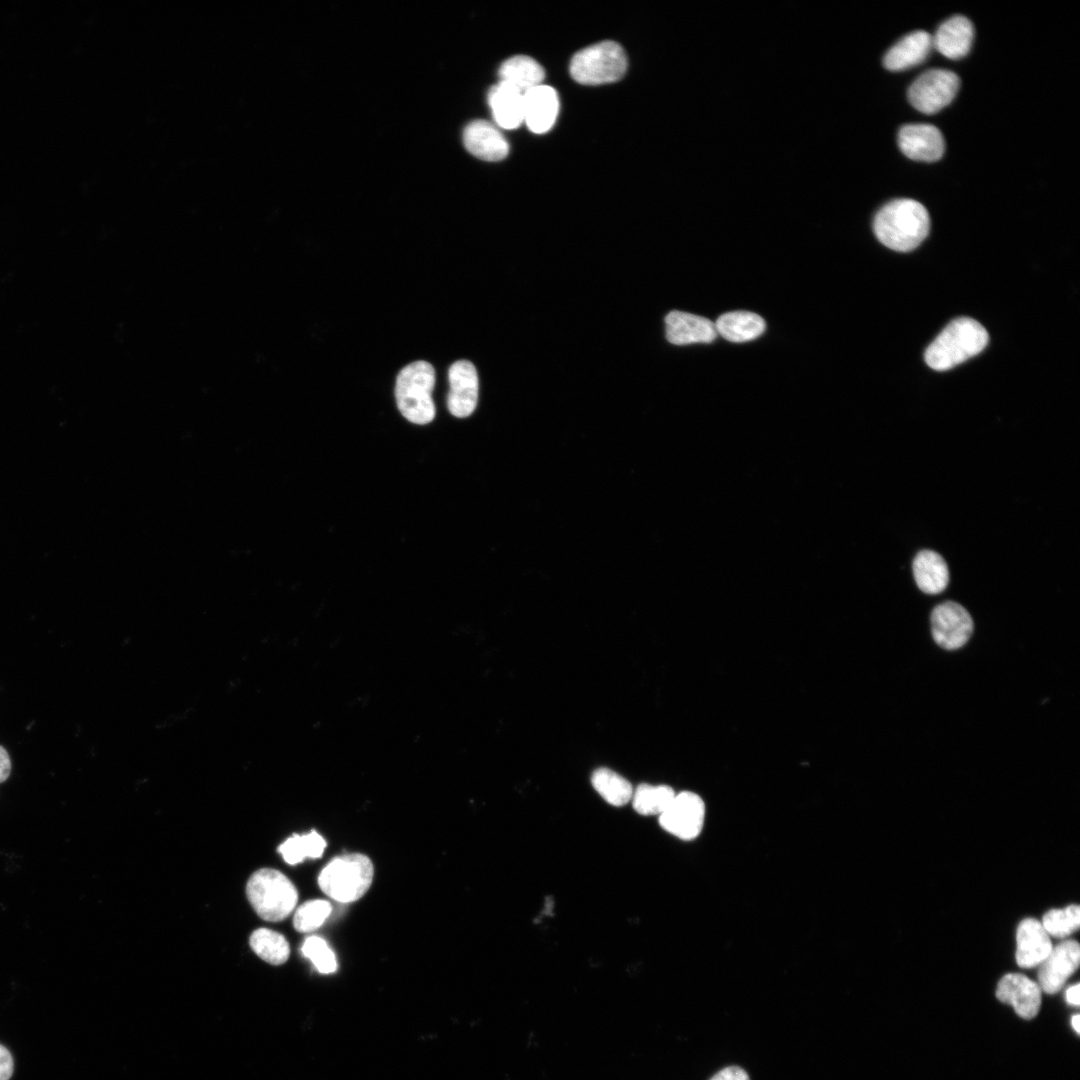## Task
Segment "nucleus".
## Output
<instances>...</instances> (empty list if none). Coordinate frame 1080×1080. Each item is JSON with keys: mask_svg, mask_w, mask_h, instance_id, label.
<instances>
[{"mask_svg": "<svg viewBox=\"0 0 1080 1080\" xmlns=\"http://www.w3.org/2000/svg\"><path fill=\"white\" fill-rule=\"evenodd\" d=\"M13 1058L7 1048L0 1044V1080H9L13 1073Z\"/></svg>", "mask_w": 1080, "mask_h": 1080, "instance_id": "nucleus-32", "label": "nucleus"}, {"mask_svg": "<svg viewBox=\"0 0 1080 1080\" xmlns=\"http://www.w3.org/2000/svg\"><path fill=\"white\" fill-rule=\"evenodd\" d=\"M325 847L324 838L312 830L306 835L294 834L278 847V851L286 863L295 865L306 858L321 857Z\"/></svg>", "mask_w": 1080, "mask_h": 1080, "instance_id": "nucleus-26", "label": "nucleus"}, {"mask_svg": "<svg viewBox=\"0 0 1080 1080\" xmlns=\"http://www.w3.org/2000/svg\"><path fill=\"white\" fill-rule=\"evenodd\" d=\"M898 145L902 153L915 161L934 162L945 150L940 130L930 124H906L898 132Z\"/></svg>", "mask_w": 1080, "mask_h": 1080, "instance_id": "nucleus-12", "label": "nucleus"}, {"mask_svg": "<svg viewBox=\"0 0 1080 1080\" xmlns=\"http://www.w3.org/2000/svg\"><path fill=\"white\" fill-rule=\"evenodd\" d=\"M436 374L427 361H414L401 369L395 383V399L400 413L411 423L432 422L436 408L432 398Z\"/></svg>", "mask_w": 1080, "mask_h": 1080, "instance_id": "nucleus-3", "label": "nucleus"}, {"mask_svg": "<svg viewBox=\"0 0 1080 1080\" xmlns=\"http://www.w3.org/2000/svg\"><path fill=\"white\" fill-rule=\"evenodd\" d=\"M11 772V760L8 752L0 745V783L6 781Z\"/></svg>", "mask_w": 1080, "mask_h": 1080, "instance_id": "nucleus-33", "label": "nucleus"}, {"mask_svg": "<svg viewBox=\"0 0 1080 1080\" xmlns=\"http://www.w3.org/2000/svg\"><path fill=\"white\" fill-rule=\"evenodd\" d=\"M1066 1000L1072 1005H1079V984H1075L1067 989Z\"/></svg>", "mask_w": 1080, "mask_h": 1080, "instance_id": "nucleus-34", "label": "nucleus"}, {"mask_svg": "<svg viewBox=\"0 0 1080 1080\" xmlns=\"http://www.w3.org/2000/svg\"><path fill=\"white\" fill-rule=\"evenodd\" d=\"M1071 1023H1072L1073 1028L1075 1029V1031L1077 1033H1079L1080 1032V1016L1078 1014H1075L1072 1017Z\"/></svg>", "mask_w": 1080, "mask_h": 1080, "instance_id": "nucleus-35", "label": "nucleus"}, {"mask_svg": "<svg viewBox=\"0 0 1080 1080\" xmlns=\"http://www.w3.org/2000/svg\"><path fill=\"white\" fill-rule=\"evenodd\" d=\"M933 48L932 36L922 30L914 31L894 44L885 54L883 65L890 71H901L922 63Z\"/></svg>", "mask_w": 1080, "mask_h": 1080, "instance_id": "nucleus-19", "label": "nucleus"}, {"mask_svg": "<svg viewBox=\"0 0 1080 1080\" xmlns=\"http://www.w3.org/2000/svg\"><path fill=\"white\" fill-rule=\"evenodd\" d=\"M447 408L458 418L470 416L478 402L479 381L475 366L468 360L454 362L448 370Z\"/></svg>", "mask_w": 1080, "mask_h": 1080, "instance_id": "nucleus-10", "label": "nucleus"}, {"mask_svg": "<svg viewBox=\"0 0 1080 1080\" xmlns=\"http://www.w3.org/2000/svg\"><path fill=\"white\" fill-rule=\"evenodd\" d=\"M374 867L370 858L360 853L333 858L320 872L318 884L329 897L341 903L360 899L370 888Z\"/></svg>", "mask_w": 1080, "mask_h": 1080, "instance_id": "nucleus-4", "label": "nucleus"}, {"mask_svg": "<svg viewBox=\"0 0 1080 1080\" xmlns=\"http://www.w3.org/2000/svg\"><path fill=\"white\" fill-rule=\"evenodd\" d=\"M331 904L322 899L310 900L300 905L293 916V926L301 933L311 932L320 927L331 914Z\"/></svg>", "mask_w": 1080, "mask_h": 1080, "instance_id": "nucleus-29", "label": "nucleus"}, {"mask_svg": "<svg viewBox=\"0 0 1080 1080\" xmlns=\"http://www.w3.org/2000/svg\"><path fill=\"white\" fill-rule=\"evenodd\" d=\"M1079 960L1080 947L1075 940L1063 941L1052 948L1038 970V985L1041 990L1048 994L1058 992L1077 970Z\"/></svg>", "mask_w": 1080, "mask_h": 1080, "instance_id": "nucleus-11", "label": "nucleus"}, {"mask_svg": "<svg viewBox=\"0 0 1080 1080\" xmlns=\"http://www.w3.org/2000/svg\"><path fill=\"white\" fill-rule=\"evenodd\" d=\"M488 100L499 127L515 129L524 122L523 93L517 89L500 81L490 90Z\"/></svg>", "mask_w": 1080, "mask_h": 1080, "instance_id": "nucleus-20", "label": "nucleus"}, {"mask_svg": "<svg viewBox=\"0 0 1080 1080\" xmlns=\"http://www.w3.org/2000/svg\"><path fill=\"white\" fill-rule=\"evenodd\" d=\"M960 86L959 77L950 70L931 69L922 73L908 89V100L918 111L934 114L950 104Z\"/></svg>", "mask_w": 1080, "mask_h": 1080, "instance_id": "nucleus-7", "label": "nucleus"}, {"mask_svg": "<svg viewBox=\"0 0 1080 1080\" xmlns=\"http://www.w3.org/2000/svg\"><path fill=\"white\" fill-rule=\"evenodd\" d=\"M665 326L667 340L675 345L710 343L717 336L711 320L683 311H671L665 318Z\"/></svg>", "mask_w": 1080, "mask_h": 1080, "instance_id": "nucleus-15", "label": "nucleus"}, {"mask_svg": "<svg viewBox=\"0 0 1080 1080\" xmlns=\"http://www.w3.org/2000/svg\"><path fill=\"white\" fill-rule=\"evenodd\" d=\"M988 340L986 329L978 321L968 317L957 318L928 346L924 359L930 368L945 371L979 354Z\"/></svg>", "mask_w": 1080, "mask_h": 1080, "instance_id": "nucleus-2", "label": "nucleus"}, {"mask_svg": "<svg viewBox=\"0 0 1080 1080\" xmlns=\"http://www.w3.org/2000/svg\"><path fill=\"white\" fill-rule=\"evenodd\" d=\"M250 947L264 961L272 965L285 963L290 955L286 938L274 930L259 928L250 936Z\"/></svg>", "mask_w": 1080, "mask_h": 1080, "instance_id": "nucleus-25", "label": "nucleus"}, {"mask_svg": "<svg viewBox=\"0 0 1080 1080\" xmlns=\"http://www.w3.org/2000/svg\"><path fill=\"white\" fill-rule=\"evenodd\" d=\"M500 81L521 93L539 86L545 77L542 66L533 58L516 55L503 62L499 69Z\"/></svg>", "mask_w": 1080, "mask_h": 1080, "instance_id": "nucleus-23", "label": "nucleus"}, {"mask_svg": "<svg viewBox=\"0 0 1080 1080\" xmlns=\"http://www.w3.org/2000/svg\"><path fill=\"white\" fill-rule=\"evenodd\" d=\"M1016 942V961L1022 968L1040 965L1053 948L1042 923L1034 918H1026L1020 922Z\"/></svg>", "mask_w": 1080, "mask_h": 1080, "instance_id": "nucleus-16", "label": "nucleus"}, {"mask_svg": "<svg viewBox=\"0 0 1080 1080\" xmlns=\"http://www.w3.org/2000/svg\"><path fill=\"white\" fill-rule=\"evenodd\" d=\"M1041 923L1049 936L1066 937L1079 928L1080 908L1078 905H1069L1063 909L1049 910Z\"/></svg>", "mask_w": 1080, "mask_h": 1080, "instance_id": "nucleus-28", "label": "nucleus"}, {"mask_svg": "<svg viewBox=\"0 0 1080 1080\" xmlns=\"http://www.w3.org/2000/svg\"><path fill=\"white\" fill-rule=\"evenodd\" d=\"M705 805L702 798L690 791L678 793L666 810L659 815L663 829L674 836L690 840L702 830Z\"/></svg>", "mask_w": 1080, "mask_h": 1080, "instance_id": "nucleus-8", "label": "nucleus"}, {"mask_svg": "<svg viewBox=\"0 0 1080 1080\" xmlns=\"http://www.w3.org/2000/svg\"><path fill=\"white\" fill-rule=\"evenodd\" d=\"M524 122L534 133H545L555 123L559 111L556 91L547 85L536 86L523 94Z\"/></svg>", "mask_w": 1080, "mask_h": 1080, "instance_id": "nucleus-14", "label": "nucleus"}, {"mask_svg": "<svg viewBox=\"0 0 1080 1080\" xmlns=\"http://www.w3.org/2000/svg\"><path fill=\"white\" fill-rule=\"evenodd\" d=\"M710 1080H750L747 1072L738 1066H729L716 1073Z\"/></svg>", "mask_w": 1080, "mask_h": 1080, "instance_id": "nucleus-31", "label": "nucleus"}, {"mask_svg": "<svg viewBox=\"0 0 1080 1080\" xmlns=\"http://www.w3.org/2000/svg\"><path fill=\"white\" fill-rule=\"evenodd\" d=\"M301 952L311 960L320 973L329 974L336 971L337 961L335 954L321 937L310 936L306 938L301 947Z\"/></svg>", "mask_w": 1080, "mask_h": 1080, "instance_id": "nucleus-30", "label": "nucleus"}, {"mask_svg": "<svg viewBox=\"0 0 1080 1080\" xmlns=\"http://www.w3.org/2000/svg\"><path fill=\"white\" fill-rule=\"evenodd\" d=\"M591 782L599 795L613 806H623L632 798L630 782L609 768L595 770Z\"/></svg>", "mask_w": 1080, "mask_h": 1080, "instance_id": "nucleus-24", "label": "nucleus"}, {"mask_svg": "<svg viewBox=\"0 0 1080 1080\" xmlns=\"http://www.w3.org/2000/svg\"><path fill=\"white\" fill-rule=\"evenodd\" d=\"M912 568L915 582L922 592L938 594L947 587L948 567L938 553L931 550L918 552L913 560Z\"/></svg>", "mask_w": 1080, "mask_h": 1080, "instance_id": "nucleus-21", "label": "nucleus"}, {"mask_svg": "<svg viewBox=\"0 0 1080 1080\" xmlns=\"http://www.w3.org/2000/svg\"><path fill=\"white\" fill-rule=\"evenodd\" d=\"M714 324L717 334L730 342L736 343L753 340L765 330L763 318L748 311L725 313Z\"/></svg>", "mask_w": 1080, "mask_h": 1080, "instance_id": "nucleus-22", "label": "nucleus"}, {"mask_svg": "<svg viewBox=\"0 0 1080 1080\" xmlns=\"http://www.w3.org/2000/svg\"><path fill=\"white\" fill-rule=\"evenodd\" d=\"M931 629L935 642L942 648L954 650L962 647L973 632V620L959 603L946 601L937 605L931 613Z\"/></svg>", "mask_w": 1080, "mask_h": 1080, "instance_id": "nucleus-9", "label": "nucleus"}, {"mask_svg": "<svg viewBox=\"0 0 1080 1080\" xmlns=\"http://www.w3.org/2000/svg\"><path fill=\"white\" fill-rule=\"evenodd\" d=\"M246 893L258 916L272 922L287 918L298 901V892L291 880L271 868L254 872L247 882Z\"/></svg>", "mask_w": 1080, "mask_h": 1080, "instance_id": "nucleus-5", "label": "nucleus"}, {"mask_svg": "<svg viewBox=\"0 0 1080 1080\" xmlns=\"http://www.w3.org/2000/svg\"><path fill=\"white\" fill-rule=\"evenodd\" d=\"M676 793L668 785L640 784L632 795L635 811L641 815H660L670 805Z\"/></svg>", "mask_w": 1080, "mask_h": 1080, "instance_id": "nucleus-27", "label": "nucleus"}, {"mask_svg": "<svg viewBox=\"0 0 1080 1080\" xmlns=\"http://www.w3.org/2000/svg\"><path fill=\"white\" fill-rule=\"evenodd\" d=\"M627 58L622 47L613 41H603L577 52L570 63L572 78L583 85H600L622 78Z\"/></svg>", "mask_w": 1080, "mask_h": 1080, "instance_id": "nucleus-6", "label": "nucleus"}, {"mask_svg": "<svg viewBox=\"0 0 1080 1080\" xmlns=\"http://www.w3.org/2000/svg\"><path fill=\"white\" fill-rule=\"evenodd\" d=\"M930 217L918 201L908 198L895 199L876 213L873 230L877 239L886 247L909 252L927 237Z\"/></svg>", "mask_w": 1080, "mask_h": 1080, "instance_id": "nucleus-1", "label": "nucleus"}, {"mask_svg": "<svg viewBox=\"0 0 1080 1080\" xmlns=\"http://www.w3.org/2000/svg\"><path fill=\"white\" fill-rule=\"evenodd\" d=\"M1041 988L1038 983L1019 973L1003 976L996 989L999 1001L1013 1006L1024 1019L1034 1018L1041 1006Z\"/></svg>", "mask_w": 1080, "mask_h": 1080, "instance_id": "nucleus-13", "label": "nucleus"}, {"mask_svg": "<svg viewBox=\"0 0 1080 1080\" xmlns=\"http://www.w3.org/2000/svg\"><path fill=\"white\" fill-rule=\"evenodd\" d=\"M466 149L485 161H499L509 152V145L502 133L490 122L476 120L469 123L463 133Z\"/></svg>", "mask_w": 1080, "mask_h": 1080, "instance_id": "nucleus-17", "label": "nucleus"}, {"mask_svg": "<svg viewBox=\"0 0 1080 1080\" xmlns=\"http://www.w3.org/2000/svg\"><path fill=\"white\" fill-rule=\"evenodd\" d=\"M974 38L972 22L962 15H956L943 22L933 39L935 47L943 56L957 60L966 56Z\"/></svg>", "mask_w": 1080, "mask_h": 1080, "instance_id": "nucleus-18", "label": "nucleus"}]
</instances>
